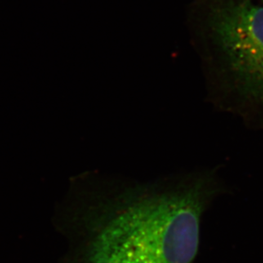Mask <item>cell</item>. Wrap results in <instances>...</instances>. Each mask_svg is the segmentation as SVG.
<instances>
[{
  "label": "cell",
  "mask_w": 263,
  "mask_h": 263,
  "mask_svg": "<svg viewBox=\"0 0 263 263\" xmlns=\"http://www.w3.org/2000/svg\"><path fill=\"white\" fill-rule=\"evenodd\" d=\"M69 186V220L87 241V263H192L202 215L222 185L204 168L147 181L91 170Z\"/></svg>",
  "instance_id": "obj_1"
},
{
  "label": "cell",
  "mask_w": 263,
  "mask_h": 263,
  "mask_svg": "<svg viewBox=\"0 0 263 263\" xmlns=\"http://www.w3.org/2000/svg\"><path fill=\"white\" fill-rule=\"evenodd\" d=\"M197 49L208 98L263 130V5L204 0Z\"/></svg>",
  "instance_id": "obj_2"
},
{
  "label": "cell",
  "mask_w": 263,
  "mask_h": 263,
  "mask_svg": "<svg viewBox=\"0 0 263 263\" xmlns=\"http://www.w3.org/2000/svg\"><path fill=\"white\" fill-rule=\"evenodd\" d=\"M256 2H258L259 4H261V5H263V0H256Z\"/></svg>",
  "instance_id": "obj_3"
}]
</instances>
